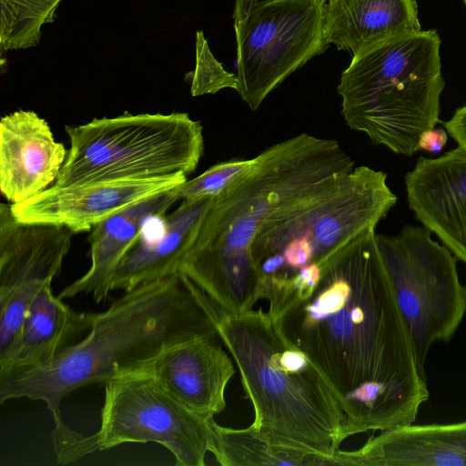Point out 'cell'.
Here are the masks:
<instances>
[{"mask_svg": "<svg viewBox=\"0 0 466 466\" xmlns=\"http://www.w3.org/2000/svg\"><path fill=\"white\" fill-rule=\"evenodd\" d=\"M320 269L310 295L268 302L276 329L329 384L345 416V439L413 423L430 392L377 234Z\"/></svg>", "mask_w": 466, "mask_h": 466, "instance_id": "cell-1", "label": "cell"}, {"mask_svg": "<svg viewBox=\"0 0 466 466\" xmlns=\"http://www.w3.org/2000/svg\"><path fill=\"white\" fill-rule=\"evenodd\" d=\"M220 309L178 273L141 285L96 313L88 333L52 360L0 376V402L41 400L55 426L72 391L133 370L169 343L218 333Z\"/></svg>", "mask_w": 466, "mask_h": 466, "instance_id": "cell-2", "label": "cell"}, {"mask_svg": "<svg viewBox=\"0 0 466 466\" xmlns=\"http://www.w3.org/2000/svg\"><path fill=\"white\" fill-rule=\"evenodd\" d=\"M217 329L253 405L250 427L338 465L345 416L307 355L281 335L262 308L221 310Z\"/></svg>", "mask_w": 466, "mask_h": 466, "instance_id": "cell-3", "label": "cell"}, {"mask_svg": "<svg viewBox=\"0 0 466 466\" xmlns=\"http://www.w3.org/2000/svg\"><path fill=\"white\" fill-rule=\"evenodd\" d=\"M441 38L435 30L395 35L354 54L338 93L341 115L375 145L412 156L440 122Z\"/></svg>", "mask_w": 466, "mask_h": 466, "instance_id": "cell-4", "label": "cell"}, {"mask_svg": "<svg viewBox=\"0 0 466 466\" xmlns=\"http://www.w3.org/2000/svg\"><path fill=\"white\" fill-rule=\"evenodd\" d=\"M70 147L54 185L67 187L192 173L203 127L187 113L137 114L66 126Z\"/></svg>", "mask_w": 466, "mask_h": 466, "instance_id": "cell-5", "label": "cell"}, {"mask_svg": "<svg viewBox=\"0 0 466 466\" xmlns=\"http://www.w3.org/2000/svg\"><path fill=\"white\" fill-rule=\"evenodd\" d=\"M191 410L150 376L130 371L105 383L99 430L84 436L70 429L53 438L57 462H73L127 442H156L177 466H204L212 444L211 420Z\"/></svg>", "mask_w": 466, "mask_h": 466, "instance_id": "cell-6", "label": "cell"}, {"mask_svg": "<svg viewBox=\"0 0 466 466\" xmlns=\"http://www.w3.org/2000/svg\"><path fill=\"white\" fill-rule=\"evenodd\" d=\"M377 241L418 370L426 380L431 347L449 341L466 314V284L460 280L457 258L425 227L408 225L394 236L377 235Z\"/></svg>", "mask_w": 466, "mask_h": 466, "instance_id": "cell-7", "label": "cell"}, {"mask_svg": "<svg viewBox=\"0 0 466 466\" xmlns=\"http://www.w3.org/2000/svg\"><path fill=\"white\" fill-rule=\"evenodd\" d=\"M328 0H236L237 92L255 111L268 94L329 44Z\"/></svg>", "mask_w": 466, "mask_h": 466, "instance_id": "cell-8", "label": "cell"}, {"mask_svg": "<svg viewBox=\"0 0 466 466\" xmlns=\"http://www.w3.org/2000/svg\"><path fill=\"white\" fill-rule=\"evenodd\" d=\"M186 180L187 175L178 172L143 179L53 185L23 202L10 205L14 216L22 222L65 227L76 234L90 231L127 206L173 189Z\"/></svg>", "mask_w": 466, "mask_h": 466, "instance_id": "cell-9", "label": "cell"}, {"mask_svg": "<svg viewBox=\"0 0 466 466\" xmlns=\"http://www.w3.org/2000/svg\"><path fill=\"white\" fill-rule=\"evenodd\" d=\"M221 342L218 333L175 341L131 371L150 376L183 405L213 418L225 410V390L236 372Z\"/></svg>", "mask_w": 466, "mask_h": 466, "instance_id": "cell-10", "label": "cell"}, {"mask_svg": "<svg viewBox=\"0 0 466 466\" xmlns=\"http://www.w3.org/2000/svg\"><path fill=\"white\" fill-rule=\"evenodd\" d=\"M410 208L457 259L466 264V151L420 157L405 176Z\"/></svg>", "mask_w": 466, "mask_h": 466, "instance_id": "cell-11", "label": "cell"}, {"mask_svg": "<svg viewBox=\"0 0 466 466\" xmlns=\"http://www.w3.org/2000/svg\"><path fill=\"white\" fill-rule=\"evenodd\" d=\"M67 150L56 142L46 119L18 110L0 121V189L11 202H23L56 180Z\"/></svg>", "mask_w": 466, "mask_h": 466, "instance_id": "cell-12", "label": "cell"}, {"mask_svg": "<svg viewBox=\"0 0 466 466\" xmlns=\"http://www.w3.org/2000/svg\"><path fill=\"white\" fill-rule=\"evenodd\" d=\"M175 188L133 203L94 226L88 236L90 268L58 297L63 299L88 294L96 303L106 301L118 264L142 237L146 225L164 217L179 200Z\"/></svg>", "mask_w": 466, "mask_h": 466, "instance_id": "cell-13", "label": "cell"}, {"mask_svg": "<svg viewBox=\"0 0 466 466\" xmlns=\"http://www.w3.org/2000/svg\"><path fill=\"white\" fill-rule=\"evenodd\" d=\"M338 465L466 466V421L381 431L360 449L339 450Z\"/></svg>", "mask_w": 466, "mask_h": 466, "instance_id": "cell-14", "label": "cell"}, {"mask_svg": "<svg viewBox=\"0 0 466 466\" xmlns=\"http://www.w3.org/2000/svg\"><path fill=\"white\" fill-rule=\"evenodd\" d=\"M75 233L67 228L18 220L0 206V288L59 276Z\"/></svg>", "mask_w": 466, "mask_h": 466, "instance_id": "cell-15", "label": "cell"}, {"mask_svg": "<svg viewBox=\"0 0 466 466\" xmlns=\"http://www.w3.org/2000/svg\"><path fill=\"white\" fill-rule=\"evenodd\" d=\"M212 198L183 200L177 209L162 217L160 235L153 239L141 237L123 257L112 277L111 291H129L178 274Z\"/></svg>", "mask_w": 466, "mask_h": 466, "instance_id": "cell-16", "label": "cell"}, {"mask_svg": "<svg viewBox=\"0 0 466 466\" xmlns=\"http://www.w3.org/2000/svg\"><path fill=\"white\" fill-rule=\"evenodd\" d=\"M48 282L30 304L9 361L0 376L48 362L79 342L90 330L96 313L78 312L55 296Z\"/></svg>", "mask_w": 466, "mask_h": 466, "instance_id": "cell-17", "label": "cell"}, {"mask_svg": "<svg viewBox=\"0 0 466 466\" xmlns=\"http://www.w3.org/2000/svg\"><path fill=\"white\" fill-rule=\"evenodd\" d=\"M416 0H328V44L353 55L384 39L420 30Z\"/></svg>", "mask_w": 466, "mask_h": 466, "instance_id": "cell-18", "label": "cell"}, {"mask_svg": "<svg viewBox=\"0 0 466 466\" xmlns=\"http://www.w3.org/2000/svg\"><path fill=\"white\" fill-rule=\"evenodd\" d=\"M210 452L223 466H324L334 465L329 460L309 450L282 443L268 434L254 430L232 429L211 420Z\"/></svg>", "mask_w": 466, "mask_h": 466, "instance_id": "cell-19", "label": "cell"}, {"mask_svg": "<svg viewBox=\"0 0 466 466\" xmlns=\"http://www.w3.org/2000/svg\"><path fill=\"white\" fill-rule=\"evenodd\" d=\"M62 0H0V46L24 49L39 43L41 28L52 23Z\"/></svg>", "mask_w": 466, "mask_h": 466, "instance_id": "cell-20", "label": "cell"}, {"mask_svg": "<svg viewBox=\"0 0 466 466\" xmlns=\"http://www.w3.org/2000/svg\"><path fill=\"white\" fill-rule=\"evenodd\" d=\"M251 159H235L216 164L193 179L186 180L175 188L178 199L198 200L219 195L247 172Z\"/></svg>", "mask_w": 466, "mask_h": 466, "instance_id": "cell-21", "label": "cell"}, {"mask_svg": "<svg viewBox=\"0 0 466 466\" xmlns=\"http://www.w3.org/2000/svg\"><path fill=\"white\" fill-rule=\"evenodd\" d=\"M191 78L192 96L216 94L224 88L237 91L238 76L228 72L211 53L201 30L196 33V66L188 74Z\"/></svg>", "mask_w": 466, "mask_h": 466, "instance_id": "cell-22", "label": "cell"}, {"mask_svg": "<svg viewBox=\"0 0 466 466\" xmlns=\"http://www.w3.org/2000/svg\"><path fill=\"white\" fill-rule=\"evenodd\" d=\"M313 246L307 237L292 239L284 248L282 255L288 269L296 274L302 267L313 260Z\"/></svg>", "mask_w": 466, "mask_h": 466, "instance_id": "cell-23", "label": "cell"}, {"mask_svg": "<svg viewBox=\"0 0 466 466\" xmlns=\"http://www.w3.org/2000/svg\"><path fill=\"white\" fill-rule=\"evenodd\" d=\"M444 127L458 147L466 151V105L458 108Z\"/></svg>", "mask_w": 466, "mask_h": 466, "instance_id": "cell-24", "label": "cell"}, {"mask_svg": "<svg viewBox=\"0 0 466 466\" xmlns=\"http://www.w3.org/2000/svg\"><path fill=\"white\" fill-rule=\"evenodd\" d=\"M447 140V132L443 128L434 127L424 131L420 135L419 139V149L436 155L445 147Z\"/></svg>", "mask_w": 466, "mask_h": 466, "instance_id": "cell-25", "label": "cell"}, {"mask_svg": "<svg viewBox=\"0 0 466 466\" xmlns=\"http://www.w3.org/2000/svg\"><path fill=\"white\" fill-rule=\"evenodd\" d=\"M462 2L464 3V5H466V0H462Z\"/></svg>", "mask_w": 466, "mask_h": 466, "instance_id": "cell-26", "label": "cell"}]
</instances>
